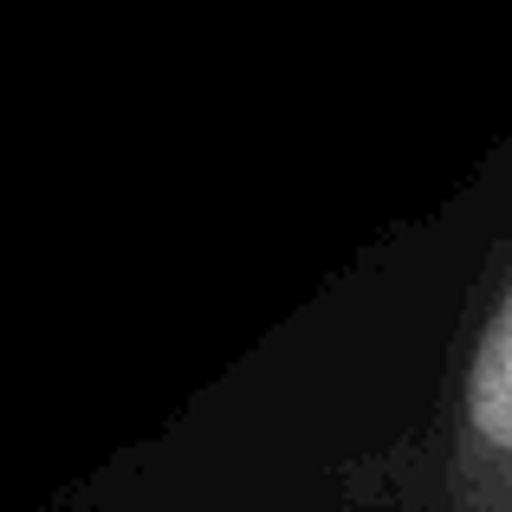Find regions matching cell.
Wrapping results in <instances>:
<instances>
[{"label":"cell","instance_id":"obj_1","mask_svg":"<svg viewBox=\"0 0 512 512\" xmlns=\"http://www.w3.org/2000/svg\"><path fill=\"white\" fill-rule=\"evenodd\" d=\"M435 512H512V247L448 376Z\"/></svg>","mask_w":512,"mask_h":512}]
</instances>
